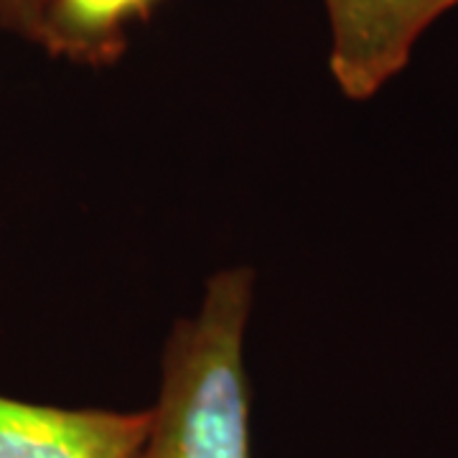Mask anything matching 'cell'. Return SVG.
Instances as JSON below:
<instances>
[{"mask_svg":"<svg viewBox=\"0 0 458 458\" xmlns=\"http://www.w3.org/2000/svg\"><path fill=\"white\" fill-rule=\"evenodd\" d=\"M252 306L255 270L232 265L209 278L197 313L174 324L135 458H252L245 372Z\"/></svg>","mask_w":458,"mask_h":458,"instance_id":"cell-1","label":"cell"},{"mask_svg":"<svg viewBox=\"0 0 458 458\" xmlns=\"http://www.w3.org/2000/svg\"><path fill=\"white\" fill-rule=\"evenodd\" d=\"M328 72L346 99L364 102L405 66L420 36L458 0H324Z\"/></svg>","mask_w":458,"mask_h":458,"instance_id":"cell-2","label":"cell"},{"mask_svg":"<svg viewBox=\"0 0 458 458\" xmlns=\"http://www.w3.org/2000/svg\"><path fill=\"white\" fill-rule=\"evenodd\" d=\"M148 410L59 408L0 394V458H135Z\"/></svg>","mask_w":458,"mask_h":458,"instance_id":"cell-3","label":"cell"},{"mask_svg":"<svg viewBox=\"0 0 458 458\" xmlns=\"http://www.w3.org/2000/svg\"><path fill=\"white\" fill-rule=\"evenodd\" d=\"M158 0H49L41 49L80 64H110L125 49V29Z\"/></svg>","mask_w":458,"mask_h":458,"instance_id":"cell-4","label":"cell"},{"mask_svg":"<svg viewBox=\"0 0 458 458\" xmlns=\"http://www.w3.org/2000/svg\"><path fill=\"white\" fill-rule=\"evenodd\" d=\"M49 0H0V31L16 33L18 38L44 47Z\"/></svg>","mask_w":458,"mask_h":458,"instance_id":"cell-5","label":"cell"}]
</instances>
